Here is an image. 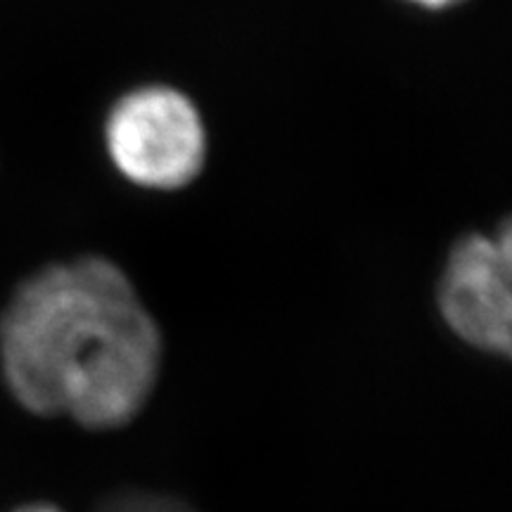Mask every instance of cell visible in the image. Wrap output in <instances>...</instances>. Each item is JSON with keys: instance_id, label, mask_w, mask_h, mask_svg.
Returning a JSON list of instances; mask_svg holds the SVG:
<instances>
[{"instance_id": "obj_1", "label": "cell", "mask_w": 512, "mask_h": 512, "mask_svg": "<svg viewBox=\"0 0 512 512\" xmlns=\"http://www.w3.org/2000/svg\"><path fill=\"white\" fill-rule=\"evenodd\" d=\"M0 358L27 411L114 430L150 399L162 335L126 273L102 256H83L17 287L0 316Z\"/></svg>"}, {"instance_id": "obj_2", "label": "cell", "mask_w": 512, "mask_h": 512, "mask_svg": "<svg viewBox=\"0 0 512 512\" xmlns=\"http://www.w3.org/2000/svg\"><path fill=\"white\" fill-rule=\"evenodd\" d=\"M114 164L133 183L174 190L188 185L204 164V128L195 107L171 88L126 95L107 121Z\"/></svg>"}, {"instance_id": "obj_3", "label": "cell", "mask_w": 512, "mask_h": 512, "mask_svg": "<svg viewBox=\"0 0 512 512\" xmlns=\"http://www.w3.org/2000/svg\"><path fill=\"white\" fill-rule=\"evenodd\" d=\"M512 240L470 235L453 247L439 287V306L451 330L489 354H510Z\"/></svg>"}, {"instance_id": "obj_4", "label": "cell", "mask_w": 512, "mask_h": 512, "mask_svg": "<svg viewBox=\"0 0 512 512\" xmlns=\"http://www.w3.org/2000/svg\"><path fill=\"white\" fill-rule=\"evenodd\" d=\"M100 512H192L183 503L174 498L164 496H143V494H128L117 496L105 505Z\"/></svg>"}, {"instance_id": "obj_5", "label": "cell", "mask_w": 512, "mask_h": 512, "mask_svg": "<svg viewBox=\"0 0 512 512\" xmlns=\"http://www.w3.org/2000/svg\"><path fill=\"white\" fill-rule=\"evenodd\" d=\"M15 512H62V510L48 503H34V505H24V508H19Z\"/></svg>"}, {"instance_id": "obj_6", "label": "cell", "mask_w": 512, "mask_h": 512, "mask_svg": "<svg viewBox=\"0 0 512 512\" xmlns=\"http://www.w3.org/2000/svg\"><path fill=\"white\" fill-rule=\"evenodd\" d=\"M418 3H425V5H432V8H439V5L451 3V0H418Z\"/></svg>"}]
</instances>
